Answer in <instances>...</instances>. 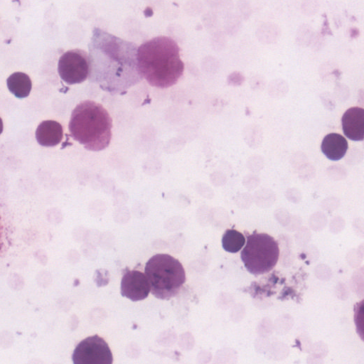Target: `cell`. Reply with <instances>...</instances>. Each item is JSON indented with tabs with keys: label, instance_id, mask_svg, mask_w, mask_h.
<instances>
[{
	"label": "cell",
	"instance_id": "cell-1",
	"mask_svg": "<svg viewBox=\"0 0 364 364\" xmlns=\"http://www.w3.org/2000/svg\"><path fill=\"white\" fill-rule=\"evenodd\" d=\"M88 48V79L102 90L122 95L143 80L134 43L95 27Z\"/></svg>",
	"mask_w": 364,
	"mask_h": 364
},
{
	"label": "cell",
	"instance_id": "cell-2",
	"mask_svg": "<svg viewBox=\"0 0 364 364\" xmlns=\"http://www.w3.org/2000/svg\"><path fill=\"white\" fill-rule=\"evenodd\" d=\"M137 61L143 78L158 88L174 85L184 71L180 48L169 36H156L141 44L137 49Z\"/></svg>",
	"mask_w": 364,
	"mask_h": 364
},
{
	"label": "cell",
	"instance_id": "cell-3",
	"mask_svg": "<svg viewBox=\"0 0 364 364\" xmlns=\"http://www.w3.org/2000/svg\"><path fill=\"white\" fill-rule=\"evenodd\" d=\"M68 127L72 137L87 150L102 151L111 141L112 119L101 104L92 100L82 101L74 108Z\"/></svg>",
	"mask_w": 364,
	"mask_h": 364
},
{
	"label": "cell",
	"instance_id": "cell-4",
	"mask_svg": "<svg viewBox=\"0 0 364 364\" xmlns=\"http://www.w3.org/2000/svg\"><path fill=\"white\" fill-rule=\"evenodd\" d=\"M145 274L151 294L160 299L176 296L186 282V273L178 259L168 254H156L146 264Z\"/></svg>",
	"mask_w": 364,
	"mask_h": 364
},
{
	"label": "cell",
	"instance_id": "cell-5",
	"mask_svg": "<svg viewBox=\"0 0 364 364\" xmlns=\"http://www.w3.org/2000/svg\"><path fill=\"white\" fill-rule=\"evenodd\" d=\"M279 257L278 242L267 233L255 232L247 235V242L241 251V259L247 270L260 275L270 272Z\"/></svg>",
	"mask_w": 364,
	"mask_h": 364
},
{
	"label": "cell",
	"instance_id": "cell-6",
	"mask_svg": "<svg viewBox=\"0 0 364 364\" xmlns=\"http://www.w3.org/2000/svg\"><path fill=\"white\" fill-rule=\"evenodd\" d=\"M58 71L60 78L68 85L85 82L90 74L87 53L80 48L65 52L59 58Z\"/></svg>",
	"mask_w": 364,
	"mask_h": 364
},
{
	"label": "cell",
	"instance_id": "cell-7",
	"mask_svg": "<svg viewBox=\"0 0 364 364\" xmlns=\"http://www.w3.org/2000/svg\"><path fill=\"white\" fill-rule=\"evenodd\" d=\"M75 364H111L113 356L107 342L98 335L80 341L72 356Z\"/></svg>",
	"mask_w": 364,
	"mask_h": 364
},
{
	"label": "cell",
	"instance_id": "cell-8",
	"mask_svg": "<svg viewBox=\"0 0 364 364\" xmlns=\"http://www.w3.org/2000/svg\"><path fill=\"white\" fill-rule=\"evenodd\" d=\"M150 292V285L144 273L139 270L127 271L121 280V294L132 301L146 299Z\"/></svg>",
	"mask_w": 364,
	"mask_h": 364
},
{
	"label": "cell",
	"instance_id": "cell-9",
	"mask_svg": "<svg viewBox=\"0 0 364 364\" xmlns=\"http://www.w3.org/2000/svg\"><path fill=\"white\" fill-rule=\"evenodd\" d=\"M344 134L353 141H362L364 138V109L355 107L347 109L342 119Z\"/></svg>",
	"mask_w": 364,
	"mask_h": 364
},
{
	"label": "cell",
	"instance_id": "cell-10",
	"mask_svg": "<svg viewBox=\"0 0 364 364\" xmlns=\"http://www.w3.org/2000/svg\"><path fill=\"white\" fill-rule=\"evenodd\" d=\"M63 136L62 125L54 120H45L39 124L36 131L38 143L43 146H55L60 143Z\"/></svg>",
	"mask_w": 364,
	"mask_h": 364
},
{
	"label": "cell",
	"instance_id": "cell-11",
	"mask_svg": "<svg viewBox=\"0 0 364 364\" xmlns=\"http://www.w3.org/2000/svg\"><path fill=\"white\" fill-rule=\"evenodd\" d=\"M321 148L328 159L338 161L346 154L348 150V142L342 135L331 133L323 138Z\"/></svg>",
	"mask_w": 364,
	"mask_h": 364
},
{
	"label": "cell",
	"instance_id": "cell-12",
	"mask_svg": "<svg viewBox=\"0 0 364 364\" xmlns=\"http://www.w3.org/2000/svg\"><path fill=\"white\" fill-rule=\"evenodd\" d=\"M9 91L18 98H24L29 95L32 82L30 77L22 72L11 74L6 80Z\"/></svg>",
	"mask_w": 364,
	"mask_h": 364
},
{
	"label": "cell",
	"instance_id": "cell-13",
	"mask_svg": "<svg viewBox=\"0 0 364 364\" xmlns=\"http://www.w3.org/2000/svg\"><path fill=\"white\" fill-rule=\"evenodd\" d=\"M245 244L244 235L235 230L228 229L222 237V246L223 249L230 253L238 252Z\"/></svg>",
	"mask_w": 364,
	"mask_h": 364
},
{
	"label": "cell",
	"instance_id": "cell-14",
	"mask_svg": "<svg viewBox=\"0 0 364 364\" xmlns=\"http://www.w3.org/2000/svg\"><path fill=\"white\" fill-rule=\"evenodd\" d=\"M358 306L355 307V322L358 321V322L356 323V327L358 330V333L360 334L361 338L363 339V301H361L360 303L357 304Z\"/></svg>",
	"mask_w": 364,
	"mask_h": 364
},
{
	"label": "cell",
	"instance_id": "cell-15",
	"mask_svg": "<svg viewBox=\"0 0 364 364\" xmlns=\"http://www.w3.org/2000/svg\"><path fill=\"white\" fill-rule=\"evenodd\" d=\"M4 124L1 118L0 117V134L3 132Z\"/></svg>",
	"mask_w": 364,
	"mask_h": 364
},
{
	"label": "cell",
	"instance_id": "cell-16",
	"mask_svg": "<svg viewBox=\"0 0 364 364\" xmlns=\"http://www.w3.org/2000/svg\"><path fill=\"white\" fill-rule=\"evenodd\" d=\"M0 227H1V225H0ZM4 231L5 230H1V229H0V244H1V239L3 238V236H4V235H2V233H4Z\"/></svg>",
	"mask_w": 364,
	"mask_h": 364
}]
</instances>
